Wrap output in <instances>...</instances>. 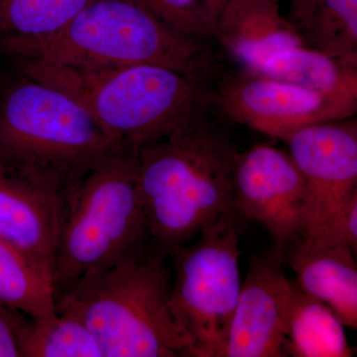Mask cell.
I'll return each instance as SVG.
<instances>
[{"mask_svg":"<svg viewBox=\"0 0 357 357\" xmlns=\"http://www.w3.org/2000/svg\"><path fill=\"white\" fill-rule=\"evenodd\" d=\"M154 248L89 275L56 296V310L74 314L102 357L190 356L170 309L173 275Z\"/></svg>","mask_w":357,"mask_h":357,"instance_id":"3957f363","label":"cell"},{"mask_svg":"<svg viewBox=\"0 0 357 357\" xmlns=\"http://www.w3.org/2000/svg\"><path fill=\"white\" fill-rule=\"evenodd\" d=\"M229 1V0H203L204 6L213 23H215L220 11Z\"/></svg>","mask_w":357,"mask_h":357,"instance_id":"d4e9b609","label":"cell"},{"mask_svg":"<svg viewBox=\"0 0 357 357\" xmlns=\"http://www.w3.org/2000/svg\"><path fill=\"white\" fill-rule=\"evenodd\" d=\"M312 244H342L357 252V192L351 195L328 218L323 229L301 238Z\"/></svg>","mask_w":357,"mask_h":357,"instance_id":"7402d4cb","label":"cell"},{"mask_svg":"<svg viewBox=\"0 0 357 357\" xmlns=\"http://www.w3.org/2000/svg\"><path fill=\"white\" fill-rule=\"evenodd\" d=\"M0 357H20L14 333L11 309L0 303Z\"/></svg>","mask_w":357,"mask_h":357,"instance_id":"603a6c76","label":"cell"},{"mask_svg":"<svg viewBox=\"0 0 357 357\" xmlns=\"http://www.w3.org/2000/svg\"><path fill=\"white\" fill-rule=\"evenodd\" d=\"M21 74L79 102L117 146L137 154L213 98L201 79L151 64L79 67L14 59Z\"/></svg>","mask_w":357,"mask_h":357,"instance_id":"7a4b0ae2","label":"cell"},{"mask_svg":"<svg viewBox=\"0 0 357 357\" xmlns=\"http://www.w3.org/2000/svg\"><path fill=\"white\" fill-rule=\"evenodd\" d=\"M285 143L306 183L307 218L302 237L312 236L357 192L356 122L314 124L296 131Z\"/></svg>","mask_w":357,"mask_h":357,"instance_id":"30bf717a","label":"cell"},{"mask_svg":"<svg viewBox=\"0 0 357 357\" xmlns=\"http://www.w3.org/2000/svg\"><path fill=\"white\" fill-rule=\"evenodd\" d=\"M314 1L316 0H292L291 2L290 20L299 27L300 31L309 18Z\"/></svg>","mask_w":357,"mask_h":357,"instance_id":"cb8c5ba5","label":"cell"},{"mask_svg":"<svg viewBox=\"0 0 357 357\" xmlns=\"http://www.w3.org/2000/svg\"><path fill=\"white\" fill-rule=\"evenodd\" d=\"M119 149L61 89L18 70L0 86V163L51 178L70 195Z\"/></svg>","mask_w":357,"mask_h":357,"instance_id":"5b68a950","label":"cell"},{"mask_svg":"<svg viewBox=\"0 0 357 357\" xmlns=\"http://www.w3.org/2000/svg\"><path fill=\"white\" fill-rule=\"evenodd\" d=\"M213 36L246 72L277 52L304 45L299 27L281 15L274 0H229Z\"/></svg>","mask_w":357,"mask_h":357,"instance_id":"4fadbf2b","label":"cell"},{"mask_svg":"<svg viewBox=\"0 0 357 357\" xmlns=\"http://www.w3.org/2000/svg\"><path fill=\"white\" fill-rule=\"evenodd\" d=\"M238 213L204 230L171 253L170 309L190 356L222 357L241 288Z\"/></svg>","mask_w":357,"mask_h":357,"instance_id":"52a82bcc","label":"cell"},{"mask_svg":"<svg viewBox=\"0 0 357 357\" xmlns=\"http://www.w3.org/2000/svg\"><path fill=\"white\" fill-rule=\"evenodd\" d=\"M281 251L249 262L230 323L222 357L288 356V321L293 282L284 272Z\"/></svg>","mask_w":357,"mask_h":357,"instance_id":"8fae6325","label":"cell"},{"mask_svg":"<svg viewBox=\"0 0 357 357\" xmlns=\"http://www.w3.org/2000/svg\"><path fill=\"white\" fill-rule=\"evenodd\" d=\"M206 48L178 34L134 0H93L58 31L0 38V56L47 64L103 67L151 64L203 81Z\"/></svg>","mask_w":357,"mask_h":357,"instance_id":"277c9868","label":"cell"},{"mask_svg":"<svg viewBox=\"0 0 357 357\" xmlns=\"http://www.w3.org/2000/svg\"><path fill=\"white\" fill-rule=\"evenodd\" d=\"M93 0H0V38H36L58 31Z\"/></svg>","mask_w":357,"mask_h":357,"instance_id":"ffe728a7","label":"cell"},{"mask_svg":"<svg viewBox=\"0 0 357 357\" xmlns=\"http://www.w3.org/2000/svg\"><path fill=\"white\" fill-rule=\"evenodd\" d=\"M301 33L305 46L331 57L357 55V0H316Z\"/></svg>","mask_w":357,"mask_h":357,"instance_id":"d6986e66","label":"cell"},{"mask_svg":"<svg viewBox=\"0 0 357 357\" xmlns=\"http://www.w3.org/2000/svg\"><path fill=\"white\" fill-rule=\"evenodd\" d=\"M274 1L278 2V3H279V2L281 1V0H274Z\"/></svg>","mask_w":357,"mask_h":357,"instance_id":"484cf974","label":"cell"},{"mask_svg":"<svg viewBox=\"0 0 357 357\" xmlns=\"http://www.w3.org/2000/svg\"><path fill=\"white\" fill-rule=\"evenodd\" d=\"M134 1L178 34L201 42L213 35L215 23L208 15L203 0Z\"/></svg>","mask_w":357,"mask_h":357,"instance_id":"44dd1931","label":"cell"},{"mask_svg":"<svg viewBox=\"0 0 357 357\" xmlns=\"http://www.w3.org/2000/svg\"><path fill=\"white\" fill-rule=\"evenodd\" d=\"M11 318L20 357H102L89 328L69 312L31 318L11 309Z\"/></svg>","mask_w":357,"mask_h":357,"instance_id":"2e32d148","label":"cell"},{"mask_svg":"<svg viewBox=\"0 0 357 357\" xmlns=\"http://www.w3.org/2000/svg\"><path fill=\"white\" fill-rule=\"evenodd\" d=\"M213 96L227 119L284 142L300 129L349 119L357 110V91L319 93L249 73Z\"/></svg>","mask_w":357,"mask_h":357,"instance_id":"ba28073f","label":"cell"},{"mask_svg":"<svg viewBox=\"0 0 357 357\" xmlns=\"http://www.w3.org/2000/svg\"><path fill=\"white\" fill-rule=\"evenodd\" d=\"M222 116L213 100L137 153L138 191L151 246L168 257L237 213L234 175L241 152Z\"/></svg>","mask_w":357,"mask_h":357,"instance_id":"6da1fadb","label":"cell"},{"mask_svg":"<svg viewBox=\"0 0 357 357\" xmlns=\"http://www.w3.org/2000/svg\"><path fill=\"white\" fill-rule=\"evenodd\" d=\"M288 354L295 357H351L344 325L328 305L293 283L288 321Z\"/></svg>","mask_w":357,"mask_h":357,"instance_id":"e0dca14e","label":"cell"},{"mask_svg":"<svg viewBox=\"0 0 357 357\" xmlns=\"http://www.w3.org/2000/svg\"><path fill=\"white\" fill-rule=\"evenodd\" d=\"M248 73L319 93L357 91V55L333 58L305 45L277 52Z\"/></svg>","mask_w":357,"mask_h":357,"instance_id":"9a60e30c","label":"cell"},{"mask_svg":"<svg viewBox=\"0 0 357 357\" xmlns=\"http://www.w3.org/2000/svg\"><path fill=\"white\" fill-rule=\"evenodd\" d=\"M0 303L31 318L50 316L57 311L51 275L1 238Z\"/></svg>","mask_w":357,"mask_h":357,"instance_id":"ac0fdd59","label":"cell"},{"mask_svg":"<svg viewBox=\"0 0 357 357\" xmlns=\"http://www.w3.org/2000/svg\"><path fill=\"white\" fill-rule=\"evenodd\" d=\"M304 292L325 303L344 326L357 328L356 255L342 244L300 241L281 251Z\"/></svg>","mask_w":357,"mask_h":357,"instance_id":"5bb4252c","label":"cell"},{"mask_svg":"<svg viewBox=\"0 0 357 357\" xmlns=\"http://www.w3.org/2000/svg\"><path fill=\"white\" fill-rule=\"evenodd\" d=\"M68 197L51 178L0 163V238L52 278Z\"/></svg>","mask_w":357,"mask_h":357,"instance_id":"7c38bea8","label":"cell"},{"mask_svg":"<svg viewBox=\"0 0 357 357\" xmlns=\"http://www.w3.org/2000/svg\"><path fill=\"white\" fill-rule=\"evenodd\" d=\"M151 248L138 191L137 154L117 150L68 197L53 272L56 296Z\"/></svg>","mask_w":357,"mask_h":357,"instance_id":"8992f818","label":"cell"},{"mask_svg":"<svg viewBox=\"0 0 357 357\" xmlns=\"http://www.w3.org/2000/svg\"><path fill=\"white\" fill-rule=\"evenodd\" d=\"M234 196L238 215L261 223L279 250L302 238L307 218L306 183L287 152L257 144L239 153Z\"/></svg>","mask_w":357,"mask_h":357,"instance_id":"9c48e42d","label":"cell"}]
</instances>
